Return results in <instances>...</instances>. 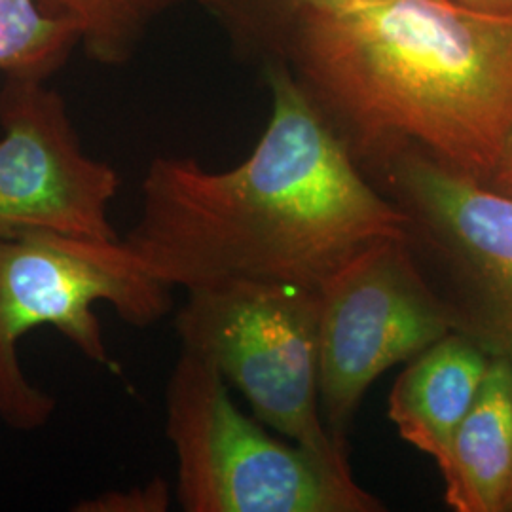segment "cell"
<instances>
[{"instance_id":"6da1fadb","label":"cell","mask_w":512,"mask_h":512,"mask_svg":"<svg viewBox=\"0 0 512 512\" xmlns=\"http://www.w3.org/2000/svg\"><path fill=\"white\" fill-rule=\"evenodd\" d=\"M272 114L241 164L213 171L158 156L126 245L148 274L184 291L272 281L317 291L368 245L408 241L412 220L368 183L291 67H266Z\"/></svg>"},{"instance_id":"7a4b0ae2","label":"cell","mask_w":512,"mask_h":512,"mask_svg":"<svg viewBox=\"0 0 512 512\" xmlns=\"http://www.w3.org/2000/svg\"><path fill=\"white\" fill-rule=\"evenodd\" d=\"M291 67L361 160L414 143L482 183L512 143V14L454 0H357L294 23Z\"/></svg>"},{"instance_id":"3957f363","label":"cell","mask_w":512,"mask_h":512,"mask_svg":"<svg viewBox=\"0 0 512 512\" xmlns=\"http://www.w3.org/2000/svg\"><path fill=\"white\" fill-rule=\"evenodd\" d=\"M109 304L133 327H150L171 310V289L148 274L120 238L35 232L0 239V421L16 431L42 429L55 399L31 384L19 340L52 327L95 365L116 368L95 304Z\"/></svg>"},{"instance_id":"277c9868","label":"cell","mask_w":512,"mask_h":512,"mask_svg":"<svg viewBox=\"0 0 512 512\" xmlns=\"http://www.w3.org/2000/svg\"><path fill=\"white\" fill-rule=\"evenodd\" d=\"M165 435L177 456L175 497L186 512H378L351 469L274 439L239 410L207 361L183 351L165 395Z\"/></svg>"},{"instance_id":"5b68a950","label":"cell","mask_w":512,"mask_h":512,"mask_svg":"<svg viewBox=\"0 0 512 512\" xmlns=\"http://www.w3.org/2000/svg\"><path fill=\"white\" fill-rule=\"evenodd\" d=\"M175 330L183 351L236 387L256 420L349 469L348 452L321 412L317 291L247 279L190 289Z\"/></svg>"},{"instance_id":"8992f818","label":"cell","mask_w":512,"mask_h":512,"mask_svg":"<svg viewBox=\"0 0 512 512\" xmlns=\"http://www.w3.org/2000/svg\"><path fill=\"white\" fill-rule=\"evenodd\" d=\"M406 243L368 245L317 289L321 412L344 448L359 404L385 370L467 330L425 283Z\"/></svg>"},{"instance_id":"52a82bcc","label":"cell","mask_w":512,"mask_h":512,"mask_svg":"<svg viewBox=\"0 0 512 512\" xmlns=\"http://www.w3.org/2000/svg\"><path fill=\"white\" fill-rule=\"evenodd\" d=\"M0 128V239L118 238L109 207L120 175L84 150L65 99L46 80L6 78Z\"/></svg>"},{"instance_id":"ba28073f","label":"cell","mask_w":512,"mask_h":512,"mask_svg":"<svg viewBox=\"0 0 512 512\" xmlns=\"http://www.w3.org/2000/svg\"><path fill=\"white\" fill-rule=\"evenodd\" d=\"M404 213L454 262L480 306L475 336L512 355V194L408 152L387 160Z\"/></svg>"},{"instance_id":"9c48e42d","label":"cell","mask_w":512,"mask_h":512,"mask_svg":"<svg viewBox=\"0 0 512 512\" xmlns=\"http://www.w3.org/2000/svg\"><path fill=\"white\" fill-rule=\"evenodd\" d=\"M494 349L456 330L414 357L389 395V420L399 435L442 465L475 401Z\"/></svg>"},{"instance_id":"30bf717a","label":"cell","mask_w":512,"mask_h":512,"mask_svg":"<svg viewBox=\"0 0 512 512\" xmlns=\"http://www.w3.org/2000/svg\"><path fill=\"white\" fill-rule=\"evenodd\" d=\"M458 512L512 511V355L494 351L439 467Z\"/></svg>"},{"instance_id":"8fae6325","label":"cell","mask_w":512,"mask_h":512,"mask_svg":"<svg viewBox=\"0 0 512 512\" xmlns=\"http://www.w3.org/2000/svg\"><path fill=\"white\" fill-rule=\"evenodd\" d=\"M76 44L73 23L46 10L42 0H0V74L6 78L46 80Z\"/></svg>"},{"instance_id":"7c38bea8","label":"cell","mask_w":512,"mask_h":512,"mask_svg":"<svg viewBox=\"0 0 512 512\" xmlns=\"http://www.w3.org/2000/svg\"><path fill=\"white\" fill-rule=\"evenodd\" d=\"M181 2L184 0H42L46 10L73 23L80 44L103 65L129 61L150 25Z\"/></svg>"},{"instance_id":"4fadbf2b","label":"cell","mask_w":512,"mask_h":512,"mask_svg":"<svg viewBox=\"0 0 512 512\" xmlns=\"http://www.w3.org/2000/svg\"><path fill=\"white\" fill-rule=\"evenodd\" d=\"M224 27L232 33L236 42H258L270 16H281L291 21V27L302 14L315 8H329L349 4L357 0H200Z\"/></svg>"},{"instance_id":"5bb4252c","label":"cell","mask_w":512,"mask_h":512,"mask_svg":"<svg viewBox=\"0 0 512 512\" xmlns=\"http://www.w3.org/2000/svg\"><path fill=\"white\" fill-rule=\"evenodd\" d=\"M171 507V488L162 476L129 490H110L76 503V512H165Z\"/></svg>"},{"instance_id":"9a60e30c","label":"cell","mask_w":512,"mask_h":512,"mask_svg":"<svg viewBox=\"0 0 512 512\" xmlns=\"http://www.w3.org/2000/svg\"><path fill=\"white\" fill-rule=\"evenodd\" d=\"M490 183L494 184L497 190H503L507 194H512V143L505 150L501 162L495 169L494 177Z\"/></svg>"},{"instance_id":"2e32d148","label":"cell","mask_w":512,"mask_h":512,"mask_svg":"<svg viewBox=\"0 0 512 512\" xmlns=\"http://www.w3.org/2000/svg\"><path fill=\"white\" fill-rule=\"evenodd\" d=\"M467 8L490 12V14H512V0H454Z\"/></svg>"}]
</instances>
